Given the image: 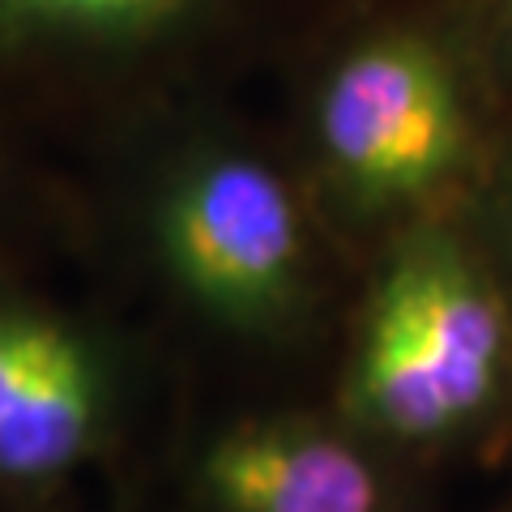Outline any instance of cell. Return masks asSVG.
Wrapping results in <instances>:
<instances>
[{
  "instance_id": "obj_6",
  "label": "cell",
  "mask_w": 512,
  "mask_h": 512,
  "mask_svg": "<svg viewBox=\"0 0 512 512\" xmlns=\"http://www.w3.org/2000/svg\"><path fill=\"white\" fill-rule=\"evenodd\" d=\"M197 5L205 0H0V47L124 43Z\"/></svg>"
},
{
  "instance_id": "obj_2",
  "label": "cell",
  "mask_w": 512,
  "mask_h": 512,
  "mask_svg": "<svg viewBox=\"0 0 512 512\" xmlns=\"http://www.w3.org/2000/svg\"><path fill=\"white\" fill-rule=\"evenodd\" d=\"M150 248L205 320L235 333L291 325L308 295V231L291 184L248 150H184L150 197Z\"/></svg>"
},
{
  "instance_id": "obj_5",
  "label": "cell",
  "mask_w": 512,
  "mask_h": 512,
  "mask_svg": "<svg viewBox=\"0 0 512 512\" xmlns=\"http://www.w3.org/2000/svg\"><path fill=\"white\" fill-rule=\"evenodd\" d=\"M192 487L205 512H384V483L363 444L303 414L214 431L197 448Z\"/></svg>"
},
{
  "instance_id": "obj_7",
  "label": "cell",
  "mask_w": 512,
  "mask_h": 512,
  "mask_svg": "<svg viewBox=\"0 0 512 512\" xmlns=\"http://www.w3.org/2000/svg\"><path fill=\"white\" fill-rule=\"evenodd\" d=\"M504 5H508V18H512V0H504Z\"/></svg>"
},
{
  "instance_id": "obj_3",
  "label": "cell",
  "mask_w": 512,
  "mask_h": 512,
  "mask_svg": "<svg viewBox=\"0 0 512 512\" xmlns=\"http://www.w3.org/2000/svg\"><path fill=\"white\" fill-rule=\"evenodd\" d=\"M316 146L359 210L427 197L466 154V103L448 60L406 30L355 43L320 86Z\"/></svg>"
},
{
  "instance_id": "obj_1",
  "label": "cell",
  "mask_w": 512,
  "mask_h": 512,
  "mask_svg": "<svg viewBox=\"0 0 512 512\" xmlns=\"http://www.w3.org/2000/svg\"><path fill=\"white\" fill-rule=\"evenodd\" d=\"M508 359V316L483 265L440 227L384 261L350 350L342 406L355 431L427 444L487 410Z\"/></svg>"
},
{
  "instance_id": "obj_4",
  "label": "cell",
  "mask_w": 512,
  "mask_h": 512,
  "mask_svg": "<svg viewBox=\"0 0 512 512\" xmlns=\"http://www.w3.org/2000/svg\"><path fill=\"white\" fill-rule=\"evenodd\" d=\"M116 419L120 363L107 338L0 282V487L56 491L103 453Z\"/></svg>"
}]
</instances>
